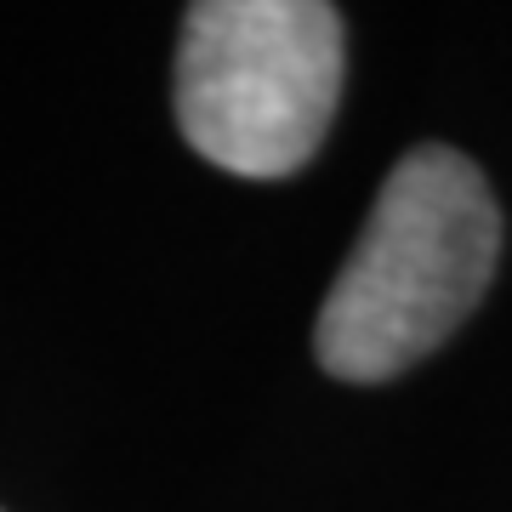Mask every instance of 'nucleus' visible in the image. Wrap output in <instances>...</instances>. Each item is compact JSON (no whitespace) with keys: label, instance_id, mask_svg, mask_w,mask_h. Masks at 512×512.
I'll return each instance as SVG.
<instances>
[{"label":"nucleus","instance_id":"obj_1","mask_svg":"<svg viewBox=\"0 0 512 512\" xmlns=\"http://www.w3.org/2000/svg\"><path fill=\"white\" fill-rule=\"evenodd\" d=\"M501 256V205L484 171L444 143L387 171L365 234L330 279L313 353L336 382H387L450 342L484 302Z\"/></svg>","mask_w":512,"mask_h":512},{"label":"nucleus","instance_id":"obj_2","mask_svg":"<svg viewBox=\"0 0 512 512\" xmlns=\"http://www.w3.org/2000/svg\"><path fill=\"white\" fill-rule=\"evenodd\" d=\"M342 97V12L200 0L177 40V131L217 171L274 183L319 154Z\"/></svg>","mask_w":512,"mask_h":512}]
</instances>
